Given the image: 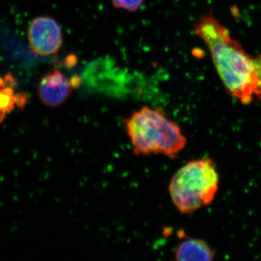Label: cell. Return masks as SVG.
I'll return each instance as SVG.
<instances>
[{"mask_svg":"<svg viewBox=\"0 0 261 261\" xmlns=\"http://www.w3.org/2000/svg\"><path fill=\"white\" fill-rule=\"evenodd\" d=\"M194 32L210 50L216 70L228 92L243 104H250L257 87L255 59L212 13L199 18Z\"/></svg>","mask_w":261,"mask_h":261,"instance_id":"6da1fadb","label":"cell"},{"mask_svg":"<svg viewBox=\"0 0 261 261\" xmlns=\"http://www.w3.org/2000/svg\"><path fill=\"white\" fill-rule=\"evenodd\" d=\"M123 127L137 155L163 154L175 159L187 145L180 127L159 108L144 106L125 120Z\"/></svg>","mask_w":261,"mask_h":261,"instance_id":"7a4b0ae2","label":"cell"},{"mask_svg":"<svg viewBox=\"0 0 261 261\" xmlns=\"http://www.w3.org/2000/svg\"><path fill=\"white\" fill-rule=\"evenodd\" d=\"M219 187V175L214 161L205 158L190 161L173 175L168 191L182 214H191L210 205Z\"/></svg>","mask_w":261,"mask_h":261,"instance_id":"3957f363","label":"cell"},{"mask_svg":"<svg viewBox=\"0 0 261 261\" xmlns=\"http://www.w3.org/2000/svg\"><path fill=\"white\" fill-rule=\"evenodd\" d=\"M28 40L32 50L41 56L56 55L63 43V32L56 19L39 16L33 19L28 29Z\"/></svg>","mask_w":261,"mask_h":261,"instance_id":"277c9868","label":"cell"},{"mask_svg":"<svg viewBox=\"0 0 261 261\" xmlns=\"http://www.w3.org/2000/svg\"><path fill=\"white\" fill-rule=\"evenodd\" d=\"M74 88L73 82L58 69H53L41 79L37 87L38 95L48 107L61 106L68 99Z\"/></svg>","mask_w":261,"mask_h":261,"instance_id":"5b68a950","label":"cell"},{"mask_svg":"<svg viewBox=\"0 0 261 261\" xmlns=\"http://www.w3.org/2000/svg\"><path fill=\"white\" fill-rule=\"evenodd\" d=\"M174 255L179 261H211L214 260L215 253L204 240L188 238L178 244Z\"/></svg>","mask_w":261,"mask_h":261,"instance_id":"8992f818","label":"cell"},{"mask_svg":"<svg viewBox=\"0 0 261 261\" xmlns=\"http://www.w3.org/2000/svg\"><path fill=\"white\" fill-rule=\"evenodd\" d=\"M15 79L10 74L0 77V123L4 121L5 116L14 109L15 106H23L27 100L24 94L15 92Z\"/></svg>","mask_w":261,"mask_h":261,"instance_id":"52a82bcc","label":"cell"},{"mask_svg":"<svg viewBox=\"0 0 261 261\" xmlns=\"http://www.w3.org/2000/svg\"><path fill=\"white\" fill-rule=\"evenodd\" d=\"M111 2L117 9L135 12L140 9L145 0H111Z\"/></svg>","mask_w":261,"mask_h":261,"instance_id":"ba28073f","label":"cell"},{"mask_svg":"<svg viewBox=\"0 0 261 261\" xmlns=\"http://www.w3.org/2000/svg\"><path fill=\"white\" fill-rule=\"evenodd\" d=\"M257 76V87L255 96L261 101V54L255 59Z\"/></svg>","mask_w":261,"mask_h":261,"instance_id":"9c48e42d","label":"cell"}]
</instances>
